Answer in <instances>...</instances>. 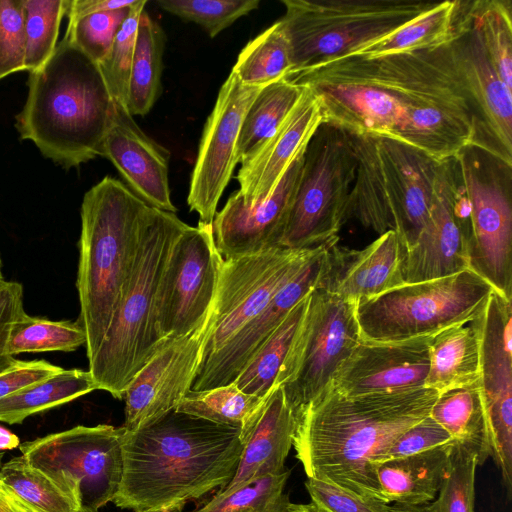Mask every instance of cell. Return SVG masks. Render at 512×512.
<instances>
[{
	"instance_id": "6da1fadb",
	"label": "cell",
	"mask_w": 512,
	"mask_h": 512,
	"mask_svg": "<svg viewBox=\"0 0 512 512\" xmlns=\"http://www.w3.org/2000/svg\"><path fill=\"white\" fill-rule=\"evenodd\" d=\"M449 42L373 58L346 55L285 78L312 91L323 122L350 135L400 142L442 162L472 145L475 132Z\"/></svg>"
},
{
	"instance_id": "7a4b0ae2",
	"label": "cell",
	"mask_w": 512,
	"mask_h": 512,
	"mask_svg": "<svg viewBox=\"0 0 512 512\" xmlns=\"http://www.w3.org/2000/svg\"><path fill=\"white\" fill-rule=\"evenodd\" d=\"M438 396L425 387L345 396L330 385L297 419L296 458L308 478L383 501L375 464Z\"/></svg>"
},
{
	"instance_id": "3957f363",
	"label": "cell",
	"mask_w": 512,
	"mask_h": 512,
	"mask_svg": "<svg viewBox=\"0 0 512 512\" xmlns=\"http://www.w3.org/2000/svg\"><path fill=\"white\" fill-rule=\"evenodd\" d=\"M241 430L171 410L136 432H124L123 476L113 503L134 512L180 511L234 477Z\"/></svg>"
},
{
	"instance_id": "277c9868",
	"label": "cell",
	"mask_w": 512,
	"mask_h": 512,
	"mask_svg": "<svg viewBox=\"0 0 512 512\" xmlns=\"http://www.w3.org/2000/svg\"><path fill=\"white\" fill-rule=\"evenodd\" d=\"M27 85L15 123L21 139L64 169L102 156L113 100L98 64L67 33Z\"/></svg>"
},
{
	"instance_id": "5b68a950",
	"label": "cell",
	"mask_w": 512,
	"mask_h": 512,
	"mask_svg": "<svg viewBox=\"0 0 512 512\" xmlns=\"http://www.w3.org/2000/svg\"><path fill=\"white\" fill-rule=\"evenodd\" d=\"M151 207L123 182L104 177L84 195L76 288L88 361L109 328Z\"/></svg>"
},
{
	"instance_id": "8992f818",
	"label": "cell",
	"mask_w": 512,
	"mask_h": 512,
	"mask_svg": "<svg viewBox=\"0 0 512 512\" xmlns=\"http://www.w3.org/2000/svg\"><path fill=\"white\" fill-rule=\"evenodd\" d=\"M187 226L175 213L151 207L137 254L109 328L88 371L98 390L116 399L167 341L157 325V296L171 248Z\"/></svg>"
},
{
	"instance_id": "52a82bcc",
	"label": "cell",
	"mask_w": 512,
	"mask_h": 512,
	"mask_svg": "<svg viewBox=\"0 0 512 512\" xmlns=\"http://www.w3.org/2000/svg\"><path fill=\"white\" fill-rule=\"evenodd\" d=\"M348 136L356 159L348 219L379 235L394 230L407 252L428 218L440 162L391 139Z\"/></svg>"
},
{
	"instance_id": "ba28073f",
	"label": "cell",
	"mask_w": 512,
	"mask_h": 512,
	"mask_svg": "<svg viewBox=\"0 0 512 512\" xmlns=\"http://www.w3.org/2000/svg\"><path fill=\"white\" fill-rule=\"evenodd\" d=\"M282 3L285 13L280 21L291 45V71H295L349 55L385 38L438 2L282 0Z\"/></svg>"
},
{
	"instance_id": "9c48e42d",
	"label": "cell",
	"mask_w": 512,
	"mask_h": 512,
	"mask_svg": "<svg viewBox=\"0 0 512 512\" xmlns=\"http://www.w3.org/2000/svg\"><path fill=\"white\" fill-rule=\"evenodd\" d=\"M493 287L471 269L443 278L404 283L355 304L360 340L396 343L432 337L475 319Z\"/></svg>"
},
{
	"instance_id": "30bf717a",
	"label": "cell",
	"mask_w": 512,
	"mask_h": 512,
	"mask_svg": "<svg viewBox=\"0 0 512 512\" xmlns=\"http://www.w3.org/2000/svg\"><path fill=\"white\" fill-rule=\"evenodd\" d=\"M356 159L348 134L323 122L308 142L280 247L310 249L337 238L348 220Z\"/></svg>"
},
{
	"instance_id": "8fae6325",
	"label": "cell",
	"mask_w": 512,
	"mask_h": 512,
	"mask_svg": "<svg viewBox=\"0 0 512 512\" xmlns=\"http://www.w3.org/2000/svg\"><path fill=\"white\" fill-rule=\"evenodd\" d=\"M124 428L78 425L19 445L25 459L78 505L97 512L116 496L123 476Z\"/></svg>"
},
{
	"instance_id": "7c38bea8",
	"label": "cell",
	"mask_w": 512,
	"mask_h": 512,
	"mask_svg": "<svg viewBox=\"0 0 512 512\" xmlns=\"http://www.w3.org/2000/svg\"><path fill=\"white\" fill-rule=\"evenodd\" d=\"M360 341L355 304L322 288L313 290L276 382L297 419L331 385Z\"/></svg>"
},
{
	"instance_id": "4fadbf2b",
	"label": "cell",
	"mask_w": 512,
	"mask_h": 512,
	"mask_svg": "<svg viewBox=\"0 0 512 512\" xmlns=\"http://www.w3.org/2000/svg\"><path fill=\"white\" fill-rule=\"evenodd\" d=\"M456 158L471 207L470 269L512 300V166L473 145Z\"/></svg>"
},
{
	"instance_id": "5bb4252c",
	"label": "cell",
	"mask_w": 512,
	"mask_h": 512,
	"mask_svg": "<svg viewBox=\"0 0 512 512\" xmlns=\"http://www.w3.org/2000/svg\"><path fill=\"white\" fill-rule=\"evenodd\" d=\"M224 264L212 225H187L175 240L157 296V325L164 341L198 328L211 312Z\"/></svg>"
},
{
	"instance_id": "9a60e30c",
	"label": "cell",
	"mask_w": 512,
	"mask_h": 512,
	"mask_svg": "<svg viewBox=\"0 0 512 512\" xmlns=\"http://www.w3.org/2000/svg\"><path fill=\"white\" fill-rule=\"evenodd\" d=\"M315 250L316 247L300 250L275 247L224 260L212 325L200 363L221 349L258 315L302 269Z\"/></svg>"
},
{
	"instance_id": "2e32d148",
	"label": "cell",
	"mask_w": 512,
	"mask_h": 512,
	"mask_svg": "<svg viewBox=\"0 0 512 512\" xmlns=\"http://www.w3.org/2000/svg\"><path fill=\"white\" fill-rule=\"evenodd\" d=\"M449 45L474 110L472 145L512 166V91L488 58L474 24L472 1H458Z\"/></svg>"
},
{
	"instance_id": "e0dca14e",
	"label": "cell",
	"mask_w": 512,
	"mask_h": 512,
	"mask_svg": "<svg viewBox=\"0 0 512 512\" xmlns=\"http://www.w3.org/2000/svg\"><path fill=\"white\" fill-rule=\"evenodd\" d=\"M262 87L247 86L231 72L208 116L191 174L187 203L199 223L212 225L219 200L237 162L236 149L244 115Z\"/></svg>"
},
{
	"instance_id": "ac0fdd59",
	"label": "cell",
	"mask_w": 512,
	"mask_h": 512,
	"mask_svg": "<svg viewBox=\"0 0 512 512\" xmlns=\"http://www.w3.org/2000/svg\"><path fill=\"white\" fill-rule=\"evenodd\" d=\"M212 320L213 308L198 328L166 343L132 379L123 396L126 432L151 425L191 390Z\"/></svg>"
},
{
	"instance_id": "d6986e66",
	"label": "cell",
	"mask_w": 512,
	"mask_h": 512,
	"mask_svg": "<svg viewBox=\"0 0 512 512\" xmlns=\"http://www.w3.org/2000/svg\"><path fill=\"white\" fill-rule=\"evenodd\" d=\"M334 240L317 246L307 263L273 296L269 304L221 349L200 363L191 390L213 389L235 381L247 361L288 313L322 286L330 269Z\"/></svg>"
},
{
	"instance_id": "ffe728a7",
	"label": "cell",
	"mask_w": 512,
	"mask_h": 512,
	"mask_svg": "<svg viewBox=\"0 0 512 512\" xmlns=\"http://www.w3.org/2000/svg\"><path fill=\"white\" fill-rule=\"evenodd\" d=\"M304 151L294 159L265 199L246 205L236 190L216 213L213 234L224 260L280 247L298 186Z\"/></svg>"
},
{
	"instance_id": "44dd1931",
	"label": "cell",
	"mask_w": 512,
	"mask_h": 512,
	"mask_svg": "<svg viewBox=\"0 0 512 512\" xmlns=\"http://www.w3.org/2000/svg\"><path fill=\"white\" fill-rule=\"evenodd\" d=\"M458 173L456 156L438 165L428 218L406 252L405 283L423 282L470 269L468 243L453 212Z\"/></svg>"
},
{
	"instance_id": "7402d4cb",
	"label": "cell",
	"mask_w": 512,
	"mask_h": 512,
	"mask_svg": "<svg viewBox=\"0 0 512 512\" xmlns=\"http://www.w3.org/2000/svg\"><path fill=\"white\" fill-rule=\"evenodd\" d=\"M432 337L396 343L360 341L336 370L331 385L345 396L424 387Z\"/></svg>"
},
{
	"instance_id": "603a6c76",
	"label": "cell",
	"mask_w": 512,
	"mask_h": 512,
	"mask_svg": "<svg viewBox=\"0 0 512 512\" xmlns=\"http://www.w3.org/2000/svg\"><path fill=\"white\" fill-rule=\"evenodd\" d=\"M102 156L113 163L125 185L148 206L176 213L168 180L170 152L146 135L129 111L114 101Z\"/></svg>"
},
{
	"instance_id": "cb8c5ba5",
	"label": "cell",
	"mask_w": 512,
	"mask_h": 512,
	"mask_svg": "<svg viewBox=\"0 0 512 512\" xmlns=\"http://www.w3.org/2000/svg\"><path fill=\"white\" fill-rule=\"evenodd\" d=\"M322 123L319 102L312 91L304 87L300 99L279 128L241 163L236 179L244 204L259 202L274 190Z\"/></svg>"
},
{
	"instance_id": "d4e9b609",
	"label": "cell",
	"mask_w": 512,
	"mask_h": 512,
	"mask_svg": "<svg viewBox=\"0 0 512 512\" xmlns=\"http://www.w3.org/2000/svg\"><path fill=\"white\" fill-rule=\"evenodd\" d=\"M336 243L331 245L330 269L320 288L356 304L405 283L406 249L394 230L360 251L342 252Z\"/></svg>"
},
{
	"instance_id": "484cf974",
	"label": "cell",
	"mask_w": 512,
	"mask_h": 512,
	"mask_svg": "<svg viewBox=\"0 0 512 512\" xmlns=\"http://www.w3.org/2000/svg\"><path fill=\"white\" fill-rule=\"evenodd\" d=\"M296 428L297 418L281 386H277L241 430L243 450L236 473L214 496H224L258 478L284 472Z\"/></svg>"
},
{
	"instance_id": "4316f807",
	"label": "cell",
	"mask_w": 512,
	"mask_h": 512,
	"mask_svg": "<svg viewBox=\"0 0 512 512\" xmlns=\"http://www.w3.org/2000/svg\"><path fill=\"white\" fill-rule=\"evenodd\" d=\"M484 405L512 403V303L495 290L476 318Z\"/></svg>"
},
{
	"instance_id": "83f0119b",
	"label": "cell",
	"mask_w": 512,
	"mask_h": 512,
	"mask_svg": "<svg viewBox=\"0 0 512 512\" xmlns=\"http://www.w3.org/2000/svg\"><path fill=\"white\" fill-rule=\"evenodd\" d=\"M453 442L376 463L382 500L408 505L433 501L447 474Z\"/></svg>"
},
{
	"instance_id": "f1b7e54d",
	"label": "cell",
	"mask_w": 512,
	"mask_h": 512,
	"mask_svg": "<svg viewBox=\"0 0 512 512\" xmlns=\"http://www.w3.org/2000/svg\"><path fill=\"white\" fill-rule=\"evenodd\" d=\"M476 318L446 328L431 338L425 388L440 394L480 382V336Z\"/></svg>"
},
{
	"instance_id": "f546056e",
	"label": "cell",
	"mask_w": 512,
	"mask_h": 512,
	"mask_svg": "<svg viewBox=\"0 0 512 512\" xmlns=\"http://www.w3.org/2000/svg\"><path fill=\"white\" fill-rule=\"evenodd\" d=\"M429 415L453 440L464 444L476 454L478 466L492 457L480 382L440 393Z\"/></svg>"
},
{
	"instance_id": "4dcf8cb0",
	"label": "cell",
	"mask_w": 512,
	"mask_h": 512,
	"mask_svg": "<svg viewBox=\"0 0 512 512\" xmlns=\"http://www.w3.org/2000/svg\"><path fill=\"white\" fill-rule=\"evenodd\" d=\"M165 41L162 27L144 9L138 22L129 79L127 110L132 116L146 115L160 95Z\"/></svg>"
},
{
	"instance_id": "1f68e13d",
	"label": "cell",
	"mask_w": 512,
	"mask_h": 512,
	"mask_svg": "<svg viewBox=\"0 0 512 512\" xmlns=\"http://www.w3.org/2000/svg\"><path fill=\"white\" fill-rule=\"evenodd\" d=\"M98 390L91 373L63 369L58 374L31 384L0 399V422L20 424L39 412L71 402Z\"/></svg>"
},
{
	"instance_id": "d6a6232c",
	"label": "cell",
	"mask_w": 512,
	"mask_h": 512,
	"mask_svg": "<svg viewBox=\"0 0 512 512\" xmlns=\"http://www.w3.org/2000/svg\"><path fill=\"white\" fill-rule=\"evenodd\" d=\"M303 91L304 87L285 77L261 88L241 123L236 149L238 163L248 159L274 134Z\"/></svg>"
},
{
	"instance_id": "836d02e7",
	"label": "cell",
	"mask_w": 512,
	"mask_h": 512,
	"mask_svg": "<svg viewBox=\"0 0 512 512\" xmlns=\"http://www.w3.org/2000/svg\"><path fill=\"white\" fill-rule=\"evenodd\" d=\"M308 298L309 295L288 313L247 361L233 382L240 391L266 398L276 387L277 378L304 317Z\"/></svg>"
},
{
	"instance_id": "e575fe53",
	"label": "cell",
	"mask_w": 512,
	"mask_h": 512,
	"mask_svg": "<svg viewBox=\"0 0 512 512\" xmlns=\"http://www.w3.org/2000/svg\"><path fill=\"white\" fill-rule=\"evenodd\" d=\"M457 8L458 0L438 2L434 8L387 37L349 55L373 58L440 47L452 39Z\"/></svg>"
},
{
	"instance_id": "d590c367",
	"label": "cell",
	"mask_w": 512,
	"mask_h": 512,
	"mask_svg": "<svg viewBox=\"0 0 512 512\" xmlns=\"http://www.w3.org/2000/svg\"><path fill=\"white\" fill-rule=\"evenodd\" d=\"M293 68L291 45L280 20L246 44L232 69L241 83L264 87Z\"/></svg>"
},
{
	"instance_id": "8d00e7d4",
	"label": "cell",
	"mask_w": 512,
	"mask_h": 512,
	"mask_svg": "<svg viewBox=\"0 0 512 512\" xmlns=\"http://www.w3.org/2000/svg\"><path fill=\"white\" fill-rule=\"evenodd\" d=\"M264 400L240 391L231 383L208 390H190L175 410L242 430L258 412Z\"/></svg>"
},
{
	"instance_id": "74e56055",
	"label": "cell",
	"mask_w": 512,
	"mask_h": 512,
	"mask_svg": "<svg viewBox=\"0 0 512 512\" xmlns=\"http://www.w3.org/2000/svg\"><path fill=\"white\" fill-rule=\"evenodd\" d=\"M86 344L78 321H53L24 312L13 324L7 349L10 355L49 351L71 352Z\"/></svg>"
},
{
	"instance_id": "f35d334b",
	"label": "cell",
	"mask_w": 512,
	"mask_h": 512,
	"mask_svg": "<svg viewBox=\"0 0 512 512\" xmlns=\"http://www.w3.org/2000/svg\"><path fill=\"white\" fill-rule=\"evenodd\" d=\"M0 482L12 489L34 512H80L76 502L23 455L2 464Z\"/></svg>"
},
{
	"instance_id": "ab89813d",
	"label": "cell",
	"mask_w": 512,
	"mask_h": 512,
	"mask_svg": "<svg viewBox=\"0 0 512 512\" xmlns=\"http://www.w3.org/2000/svg\"><path fill=\"white\" fill-rule=\"evenodd\" d=\"M472 14L490 62L507 89L512 91L511 1H472Z\"/></svg>"
},
{
	"instance_id": "60d3db41",
	"label": "cell",
	"mask_w": 512,
	"mask_h": 512,
	"mask_svg": "<svg viewBox=\"0 0 512 512\" xmlns=\"http://www.w3.org/2000/svg\"><path fill=\"white\" fill-rule=\"evenodd\" d=\"M25 32V67L33 72L42 67L58 44L61 21L69 0H22Z\"/></svg>"
},
{
	"instance_id": "b9f144b4",
	"label": "cell",
	"mask_w": 512,
	"mask_h": 512,
	"mask_svg": "<svg viewBox=\"0 0 512 512\" xmlns=\"http://www.w3.org/2000/svg\"><path fill=\"white\" fill-rule=\"evenodd\" d=\"M290 470L267 475L224 495L213 496L193 512H285L291 503L284 493Z\"/></svg>"
},
{
	"instance_id": "7bdbcfd3",
	"label": "cell",
	"mask_w": 512,
	"mask_h": 512,
	"mask_svg": "<svg viewBox=\"0 0 512 512\" xmlns=\"http://www.w3.org/2000/svg\"><path fill=\"white\" fill-rule=\"evenodd\" d=\"M476 454L455 441L450 452L447 474L438 497L429 506L433 512H474Z\"/></svg>"
},
{
	"instance_id": "ee69618b",
	"label": "cell",
	"mask_w": 512,
	"mask_h": 512,
	"mask_svg": "<svg viewBox=\"0 0 512 512\" xmlns=\"http://www.w3.org/2000/svg\"><path fill=\"white\" fill-rule=\"evenodd\" d=\"M146 4L147 1L138 0L132 7L117 32L108 54L98 64L112 100L126 109L137 27Z\"/></svg>"
},
{
	"instance_id": "f6af8a7d",
	"label": "cell",
	"mask_w": 512,
	"mask_h": 512,
	"mask_svg": "<svg viewBox=\"0 0 512 512\" xmlns=\"http://www.w3.org/2000/svg\"><path fill=\"white\" fill-rule=\"evenodd\" d=\"M157 5L185 21L200 25L213 38L259 7V0H158Z\"/></svg>"
},
{
	"instance_id": "bcb514c9",
	"label": "cell",
	"mask_w": 512,
	"mask_h": 512,
	"mask_svg": "<svg viewBox=\"0 0 512 512\" xmlns=\"http://www.w3.org/2000/svg\"><path fill=\"white\" fill-rule=\"evenodd\" d=\"M134 5L90 14L68 22L65 33L90 59L99 64L108 54L117 32Z\"/></svg>"
},
{
	"instance_id": "7dc6e473",
	"label": "cell",
	"mask_w": 512,
	"mask_h": 512,
	"mask_svg": "<svg viewBox=\"0 0 512 512\" xmlns=\"http://www.w3.org/2000/svg\"><path fill=\"white\" fill-rule=\"evenodd\" d=\"M26 71L22 0H0V80Z\"/></svg>"
},
{
	"instance_id": "c3c4849f",
	"label": "cell",
	"mask_w": 512,
	"mask_h": 512,
	"mask_svg": "<svg viewBox=\"0 0 512 512\" xmlns=\"http://www.w3.org/2000/svg\"><path fill=\"white\" fill-rule=\"evenodd\" d=\"M305 487L311 501L320 512H390L391 505L374 498H366L334 484L308 478Z\"/></svg>"
},
{
	"instance_id": "681fc988",
	"label": "cell",
	"mask_w": 512,
	"mask_h": 512,
	"mask_svg": "<svg viewBox=\"0 0 512 512\" xmlns=\"http://www.w3.org/2000/svg\"><path fill=\"white\" fill-rule=\"evenodd\" d=\"M452 441V436L428 415L398 436L378 462L417 454Z\"/></svg>"
},
{
	"instance_id": "f907efd6",
	"label": "cell",
	"mask_w": 512,
	"mask_h": 512,
	"mask_svg": "<svg viewBox=\"0 0 512 512\" xmlns=\"http://www.w3.org/2000/svg\"><path fill=\"white\" fill-rule=\"evenodd\" d=\"M23 296L18 282L5 280L0 286V373L19 362L9 354L7 343L13 324L25 312Z\"/></svg>"
},
{
	"instance_id": "816d5d0a",
	"label": "cell",
	"mask_w": 512,
	"mask_h": 512,
	"mask_svg": "<svg viewBox=\"0 0 512 512\" xmlns=\"http://www.w3.org/2000/svg\"><path fill=\"white\" fill-rule=\"evenodd\" d=\"M63 368L46 360L22 361L0 373V399L31 384L50 378Z\"/></svg>"
},
{
	"instance_id": "f5cc1de1",
	"label": "cell",
	"mask_w": 512,
	"mask_h": 512,
	"mask_svg": "<svg viewBox=\"0 0 512 512\" xmlns=\"http://www.w3.org/2000/svg\"><path fill=\"white\" fill-rule=\"evenodd\" d=\"M137 0H69L66 16L68 22L75 21L84 16L117 10L132 6Z\"/></svg>"
},
{
	"instance_id": "db71d44e",
	"label": "cell",
	"mask_w": 512,
	"mask_h": 512,
	"mask_svg": "<svg viewBox=\"0 0 512 512\" xmlns=\"http://www.w3.org/2000/svg\"><path fill=\"white\" fill-rule=\"evenodd\" d=\"M0 512H34L16 493L0 482Z\"/></svg>"
},
{
	"instance_id": "11a10c76",
	"label": "cell",
	"mask_w": 512,
	"mask_h": 512,
	"mask_svg": "<svg viewBox=\"0 0 512 512\" xmlns=\"http://www.w3.org/2000/svg\"><path fill=\"white\" fill-rule=\"evenodd\" d=\"M20 444L19 437L0 425V451L12 450Z\"/></svg>"
},
{
	"instance_id": "9f6ffc18",
	"label": "cell",
	"mask_w": 512,
	"mask_h": 512,
	"mask_svg": "<svg viewBox=\"0 0 512 512\" xmlns=\"http://www.w3.org/2000/svg\"><path fill=\"white\" fill-rule=\"evenodd\" d=\"M390 512H433L428 504L408 505L394 503L390 507Z\"/></svg>"
},
{
	"instance_id": "6f0895ef",
	"label": "cell",
	"mask_w": 512,
	"mask_h": 512,
	"mask_svg": "<svg viewBox=\"0 0 512 512\" xmlns=\"http://www.w3.org/2000/svg\"><path fill=\"white\" fill-rule=\"evenodd\" d=\"M285 512H320L313 504L290 503Z\"/></svg>"
},
{
	"instance_id": "680465c9",
	"label": "cell",
	"mask_w": 512,
	"mask_h": 512,
	"mask_svg": "<svg viewBox=\"0 0 512 512\" xmlns=\"http://www.w3.org/2000/svg\"><path fill=\"white\" fill-rule=\"evenodd\" d=\"M4 278H3V273H2V260H1V255H0V286L1 284L4 282Z\"/></svg>"
},
{
	"instance_id": "91938a15",
	"label": "cell",
	"mask_w": 512,
	"mask_h": 512,
	"mask_svg": "<svg viewBox=\"0 0 512 512\" xmlns=\"http://www.w3.org/2000/svg\"><path fill=\"white\" fill-rule=\"evenodd\" d=\"M2 457H3V453H0V468L2 466Z\"/></svg>"
},
{
	"instance_id": "94428289",
	"label": "cell",
	"mask_w": 512,
	"mask_h": 512,
	"mask_svg": "<svg viewBox=\"0 0 512 512\" xmlns=\"http://www.w3.org/2000/svg\"><path fill=\"white\" fill-rule=\"evenodd\" d=\"M173 512H178V511H173Z\"/></svg>"
}]
</instances>
